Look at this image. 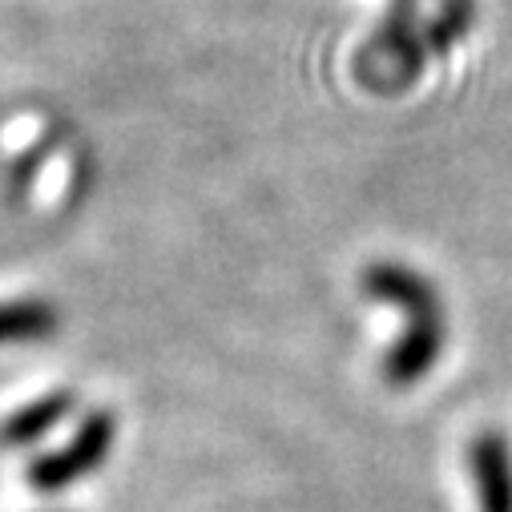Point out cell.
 <instances>
[{"instance_id": "6da1fadb", "label": "cell", "mask_w": 512, "mask_h": 512, "mask_svg": "<svg viewBox=\"0 0 512 512\" xmlns=\"http://www.w3.org/2000/svg\"><path fill=\"white\" fill-rule=\"evenodd\" d=\"M424 53L428 45L420 41L416 29V0H396L383 29L375 33V41L367 45V53L359 57V77L367 89L379 93H400L404 85H412L424 69Z\"/></svg>"}, {"instance_id": "7a4b0ae2", "label": "cell", "mask_w": 512, "mask_h": 512, "mask_svg": "<svg viewBox=\"0 0 512 512\" xmlns=\"http://www.w3.org/2000/svg\"><path fill=\"white\" fill-rule=\"evenodd\" d=\"M113 436H117L113 412H105V408L89 412V416L77 424V432H73V440H69L65 448L45 452V456H37V460L29 464V472H25L29 488H33V492H65L69 484L93 476V472L105 464V456L113 452Z\"/></svg>"}, {"instance_id": "3957f363", "label": "cell", "mask_w": 512, "mask_h": 512, "mask_svg": "<svg viewBox=\"0 0 512 512\" xmlns=\"http://www.w3.org/2000/svg\"><path fill=\"white\" fill-rule=\"evenodd\" d=\"M363 291H367L371 299H383V303L400 307V311L408 315V323L444 319L436 287H432L424 275H416V271H408V267H400V263H371V267L363 271Z\"/></svg>"}, {"instance_id": "277c9868", "label": "cell", "mask_w": 512, "mask_h": 512, "mask_svg": "<svg viewBox=\"0 0 512 512\" xmlns=\"http://www.w3.org/2000/svg\"><path fill=\"white\" fill-rule=\"evenodd\" d=\"M472 480L480 492V512H512V444L504 432L488 428L468 444Z\"/></svg>"}, {"instance_id": "5b68a950", "label": "cell", "mask_w": 512, "mask_h": 512, "mask_svg": "<svg viewBox=\"0 0 512 512\" xmlns=\"http://www.w3.org/2000/svg\"><path fill=\"white\" fill-rule=\"evenodd\" d=\"M444 335H448V323L444 319H432V323H408V331L400 335V343L388 351V359H383V379L392 383V388H412V383H420L440 351H444Z\"/></svg>"}, {"instance_id": "8992f818", "label": "cell", "mask_w": 512, "mask_h": 512, "mask_svg": "<svg viewBox=\"0 0 512 512\" xmlns=\"http://www.w3.org/2000/svg\"><path fill=\"white\" fill-rule=\"evenodd\" d=\"M77 408V392L61 388V392H49L25 408H17L5 424H0V448H33L41 444L53 428H61Z\"/></svg>"}, {"instance_id": "52a82bcc", "label": "cell", "mask_w": 512, "mask_h": 512, "mask_svg": "<svg viewBox=\"0 0 512 512\" xmlns=\"http://www.w3.org/2000/svg\"><path fill=\"white\" fill-rule=\"evenodd\" d=\"M61 327V315L45 299H13L0 303V347L9 343H37Z\"/></svg>"}, {"instance_id": "ba28073f", "label": "cell", "mask_w": 512, "mask_h": 512, "mask_svg": "<svg viewBox=\"0 0 512 512\" xmlns=\"http://www.w3.org/2000/svg\"><path fill=\"white\" fill-rule=\"evenodd\" d=\"M468 29H472V0H444L440 17L424 33V45L428 53H448V45H456Z\"/></svg>"}]
</instances>
